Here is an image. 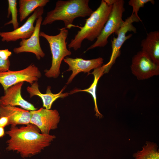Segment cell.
<instances>
[{"instance_id":"obj_1","label":"cell","mask_w":159,"mask_h":159,"mask_svg":"<svg viewBox=\"0 0 159 159\" xmlns=\"http://www.w3.org/2000/svg\"><path fill=\"white\" fill-rule=\"evenodd\" d=\"M6 134L10 137L6 150L16 151L23 158L40 153L56 138L55 135L42 134L36 126L31 123L20 127L11 125Z\"/></svg>"},{"instance_id":"obj_2","label":"cell","mask_w":159,"mask_h":159,"mask_svg":"<svg viewBox=\"0 0 159 159\" xmlns=\"http://www.w3.org/2000/svg\"><path fill=\"white\" fill-rule=\"evenodd\" d=\"M89 0H58L54 8L49 12L42 25L51 24L56 21H62L65 27L70 29L76 18L90 16L93 11L90 7Z\"/></svg>"},{"instance_id":"obj_3","label":"cell","mask_w":159,"mask_h":159,"mask_svg":"<svg viewBox=\"0 0 159 159\" xmlns=\"http://www.w3.org/2000/svg\"><path fill=\"white\" fill-rule=\"evenodd\" d=\"M112 5H108L104 0L101 1L99 7L86 20L82 27H79L78 31L74 38L68 45L69 49L77 50L81 48L85 39L93 41L99 36L102 32L111 13Z\"/></svg>"},{"instance_id":"obj_4","label":"cell","mask_w":159,"mask_h":159,"mask_svg":"<svg viewBox=\"0 0 159 159\" xmlns=\"http://www.w3.org/2000/svg\"><path fill=\"white\" fill-rule=\"evenodd\" d=\"M59 30V33L55 35H49L43 32H39V37L44 38L48 42L52 55L51 66L49 70L44 71L45 76L48 78H56L59 77L62 61L65 57L72 53L67 46L66 39L68 34V30L65 27Z\"/></svg>"},{"instance_id":"obj_5","label":"cell","mask_w":159,"mask_h":159,"mask_svg":"<svg viewBox=\"0 0 159 159\" xmlns=\"http://www.w3.org/2000/svg\"><path fill=\"white\" fill-rule=\"evenodd\" d=\"M124 4L123 0H116L100 34L95 43L88 48L85 52L97 47H105L108 43L109 37L113 33L117 34L124 22L122 19V14L125 10Z\"/></svg>"},{"instance_id":"obj_6","label":"cell","mask_w":159,"mask_h":159,"mask_svg":"<svg viewBox=\"0 0 159 159\" xmlns=\"http://www.w3.org/2000/svg\"><path fill=\"white\" fill-rule=\"evenodd\" d=\"M140 21H142L140 19L138 18L134 14H131L124 21V24L116 34L117 35V37H113L111 40L112 52L110 60L107 63L103 65L104 74L108 72L115 63L116 59L120 55V49L123 44L132 35V34L126 35V33L128 31H132L134 33H136L137 29L133 26L132 23Z\"/></svg>"},{"instance_id":"obj_7","label":"cell","mask_w":159,"mask_h":159,"mask_svg":"<svg viewBox=\"0 0 159 159\" xmlns=\"http://www.w3.org/2000/svg\"><path fill=\"white\" fill-rule=\"evenodd\" d=\"M42 76L38 68L32 64L26 68L18 71L9 70L0 72V84L5 91L9 87L19 82H26L32 85Z\"/></svg>"},{"instance_id":"obj_8","label":"cell","mask_w":159,"mask_h":159,"mask_svg":"<svg viewBox=\"0 0 159 159\" xmlns=\"http://www.w3.org/2000/svg\"><path fill=\"white\" fill-rule=\"evenodd\" d=\"M30 112V123L36 126L42 134H49L51 130L58 128L60 117L57 110H48L41 107Z\"/></svg>"},{"instance_id":"obj_9","label":"cell","mask_w":159,"mask_h":159,"mask_svg":"<svg viewBox=\"0 0 159 159\" xmlns=\"http://www.w3.org/2000/svg\"><path fill=\"white\" fill-rule=\"evenodd\" d=\"M130 68L132 73L138 80L147 79L159 74V65L141 51L132 57Z\"/></svg>"},{"instance_id":"obj_10","label":"cell","mask_w":159,"mask_h":159,"mask_svg":"<svg viewBox=\"0 0 159 159\" xmlns=\"http://www.w3.org/2000/svg\"><path fill=\"white\" fill-rule=\"evenodd\" d=\"M44 12V7L37 8L26 21L20 27L11 32H0V37L3 42H9L16 41L20 39H26L29 38L33 34L35 26V21Z\"/></svg>"},{"instance_id":"obj_11","label":"cell","mask_w":159,"mask_h":159,"mask_svg":"<svg viewBox=\"0 0 159 159\" xmlns=\"http://www.w3.org/2000/svg\"><path fill=\"white\" fill-rule=\"evenodd\" d=\"M42 16L36 20L34 31L32 35L29 38L22 39L19 42V46L14 48V52L16 54L23 52H29L34 54L39 60L43 58L45 54L41 47L39 34L42 21Z\"/></svg>"},{"instance_id":"obj_12","label":"cell","mask_w":159,"mask_h":159,"mask_svg":"<svg viewBox=\"0 0 159 159\" xmlns=\"http://www.w3.org/2000/svg\"><path fill=\"white\" fill-rule=\"evenodd\" d=\"M63 60L69 66V69L65 71H72V72L66 83L68 85L79 73L82 72L84 73L87 72V74L89 75L91 70L102 67L104 59L101 57L89 60H85L82 58L66 57Z\"/></svg>"},{"instance_id":"obj_13","label":"cell","mask_w":159,"mask_h":159,"mask_svg":"<svg viewBox=\"0 0 159 159\" xmlns=\"http://www.w3.org/2000/svg\"><path fill=\"white\" fill-rule=\"evenodd\" d=\"M24 82H19L5 90L4 95L0 97V106H19L29 111L37 110L33 104L24 100L21 96V90Z\"/></svg>"},{"instance_id":"obj_14","label":"cell","mask_w":159,"mask_h":159,"mask_svg":"<svg viewBox=\"0 0 159 159\" xmlns=\"http://www.w3.org/2000/svg\"><path fill=\"white\" fill-rule=\"evenodd\" d=\"M8 117L9 125H27L30 123L31 113L30 111L16 106H0V117Z\"/></svg>"},{"instance_id":"obj_15","label":"cell","mask_w":159,"mask_h":159,"mask_svg":"<svg viewBox=\"0 0 159 159\" xmlns=\"http://www.w3.org/2000/svg\"><path fill=\"white\" fill-rule=\"evenodd\" d=\"M66 86H65L59 93L54 94L52 92L51 87L48 86L46 93L43 94L40 92L38 83L37 81H36L30 86H28L26 90L30 98L35 95L39 97L42 100L43 107L50 110L53 103L57 99L59 98H63L68 95L69 93L68 92L62 93L66 88Z\"/></svg>"},{"instance_id":"obj_16","label":"cell","mask_w":159,"mask_h":159,"mask_svg":"<svg viewBox=\"0 0 159 159\" xmlns=\"http://www.w3.org/2000/svg\"><path fill=\"white\" fill-rule=\"evenodd\" d=\"M141 51L159 65V31H152L141 42Z\"/></svg>"},{"instance_id":"obj_17","label":"cell","mask_w":159,"mask_h":159,"mask_svg":"<svg viewBox=\"0 0 159 159\" xmlns=\"http://www.w3.org/2000/svg\"><path fill=\"white\" fill-rule=\"evenodd\" d=\"M104 71L103 65L100 67L94 69L93 71L92 72L90 73V74H93L94 76V81L89 88L83 90L77 89H74L71 91L69 93V94H72L78 92H85L90 94L93 97L94 103V109L96 112L95 115L97 117H99L100 119L102 117L103 115L99 111L97 107L96 96V88L98 81L101 77L104 74Z\"/></svg>"},{"instance_id":"obj_18","label":"cell","mask_w":159,"mask_h":159,"mask_svg":"<svg viewBox=\"0 0 159 159\" xmlns=\"http://www.w3.org/2000/svg\"><path fill=\"white\" fill-rule=\"evenodd\" d=\"M49 0H19V19L22 22L39 7H44Z\"/></svg>"},{"instance_id":"obj_19","label":"cell","mask_w":159,"mask_h":159,"mask_svg":"<svg viewBox=\"0 0 159 159\" xmlns=\"http://www.w3.org/2000/svg\"><path fill=\"white\" fill-rule=\"evenodd\" d=\"M135 159H159V152L157 144L147 141L142 149L133 155Z\"/></svg>"},{"instance_id":"obj_20","label":"cell","mask_w":159,"mask_h":159,"mask_svg":"<svg viewBox=\"0 0 159 159\" xmlns=\"http://www.w3.org/2000/svg\"><path fill=\"white\" fill-rule=\"evenodd\" d=\"M8 7L7 17L9 18L10 14L11 15V19L4 24L7 25L10 24L13 25L14 30L19 27V23L17 20V1L16 0H8Z\"/></svg>"},{"instance_id":"obj_21","label":"cell","mask_w":159,"mask_h":159,"mask_svg":"<svg viewBox=\"0 0 159 159\" xmlns=\"http://www.w3.org/2000/svg\"><path fill=\"white\" fill-rule=\"evenodd\" d=\"M151 2L154 4L155 1L153 0H130L128 2L129 5L133 8L132 14H134L138 18L140 19L138 15V12L140 8L143 7L145 4Z\"/></svg>"},{"instance_id":"obj_22","label":"cell","mask_w":159,"mask_h":159,"mask_svg":"<svg viewBox=\"0 0 159 159\" xmlns=\"http://www.w3.org/2000/svg\"><path fill=\"white\" fill-rule=\"evenodd\" d=\"M10 65L9 59L5 60L0 58V72L9 70Z\"/></svg>"},{"instance_id":"obj_23","label":"cell","mask_w":159,"mask_h":159,"mask_svg":"<svg viewBox=\"0 0 159 159\" xmlns=\"http://www.w3.org/2000/svg\"><path fill=\"white\" fill-rule=\"evenodd\" d=\"M12 52L8 49L0 50V58L4 60L9 59V57L11 56Z\"/></svg>"},{"instance_id":"obj_24","label":"cell","mask_w":159,"mask_h":159,"mask_svg":"<svg viewBox=\"0 0 159 159\" xmlns=\"http://www.w3.org/2000/svg\"><path fill=\"white\" fill-rule=\"evenodd\" d=\"M7 125H9L8 117L4 116L0 117V126L4 128Z\"/></svg>"},{"instance_id":"obj_25","label":"cell","mask_w":159,"mask_h":159,"mask_svg":"<svg viewBox=\"0 0 159 159\" xmlns=\"http://www.w3.org/2000/svg\"><path fill=\"white\" fill-rule=\"evenodd\" d=\"M5 135L4 128L0 126V138L3 137Z\"/></svg>"},{"instance_id":"obj_26","label":"cell","mask_w":159,"mask_h":159,"mask_svg":"<svg viewBox=\"0 0 159 159\" xmlns=\"http://www.w3.org/2000/svg\"><path fill=\"white\" fill-rule=\"evenodd\" d=\"M105 2L109 5H112L116 0H104Z\"/></svg>"},{"instance_id":"obj_27","label":"cell","mask_w":159,"mask_h":159,"mask_svg":"<svg viewBox=\"0 0 159 159\" xmlns=\"http://www.w3.org/2000/svg\"></svg>"}]
</instances>
